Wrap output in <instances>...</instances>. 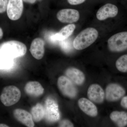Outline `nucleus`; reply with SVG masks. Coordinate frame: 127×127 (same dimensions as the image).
I'll list each match as a JSON object with an SVG mask.
<instances>
[{
	"label": "nucleus",
	"mask_w": 127,
	"mask_h": 127,
	"mask_svg": "<svg viewBox=\"0 0 127 127\" xmlns=\"http://www.w3.org/2000/svg\"><path fill=\"white\" fill-rule=\"evenodd\" d=\"M45 42L40 38H36L32 42L30 51L32 56L37 60L43 58L45 53Z\"/></svg>",
	"instance_id": "obj_12"
},
{
	"label": "nucleus",
	"mask_w": 127,
	"mask_h": 127,
	"mask_svg": "<svg viewBox=\"0 0 127 127\" xmlns=\"http://www.w3.org/2000/svg\"><path fill=\"white\" fill-rule=\"evenodd\" d=\"M108 46L112 52H120L127 49V32L114 34L108 40Z\"/></svg>",
	"instance_id": "obj_4"
},
{
	"label": "nucleus",
	"mask_w": 127,
	"mask_h": 127,
	"mask_svg": "<svg viewBox=\"0 0 127 127\" xmlns=\"http://www.w3.org/2000/svg\"><path fill=\"white\" fill-rule=\"evenodd\" d=\"M87 96L89 100L97 103H102L105 97L104 91L102 88L96 84H92L89 87Z\"/></svg>",
	"instance_id": "obj_11"
},
{
	"label": "nucleus",
	"mask_w": 127,
	"mask_h": 127,
	"mask_svg": "<svg viewBox=\"0 0 127 127\" xmlns=\"http://www.w3.org/2000/svg\"><path fill=\"white\" fill-rule=\"evenodd\" d=\"M31 113L33 120L36 122H38L44 117V107L40 103H37L32 108Z\"/></svg>",
	"instance_id": "obj_19"
},
{
	"label": "nucleus",
	"mask_w": 127,
	"mask_h": 127,
	"mask_svg": "<svg viewBox=\"0 0 127 127\" xmlns=\"http://www.w3.org/2000/svg\"><path fill=\"white\" fill-rule=\"evenodd\" d=\"M9 127L8 125L3 124H0V127Z\"/></svg>",
	"instance_id": "obj_29"
},
{
	"label": "nucleus",
	"mask_w": 127,
	"mask_h": 127,
	"mask_svg": "<svg viewBox=\"0 0 127 127\" xmlns=\"http://www.w3.org/2000/svg\"><path fill=\"white\" fill-rule=\"evenodd\" d=\"M14 65L13 59L0 53V70L10 69Z\"/></svg>",
	"instance_id": "obj_20"
},
{
	"label": "nucleus",
	"mask_w": 127,
	"mask_h": 127,
	"mask_svg": "<svg viewBox=\"0 0 127 127\" xmlns=\"http://www.w3.org/2000/svg\"><path fill=\"white\" fill-rule=\"evenodd\" d=\"M76 28V26L73 24H69L64 27L61 31L51 36V39L54 41H62L66 40L70 36Z\"/></svg>",
	"instance_id": "obj_17"
},
{
	"label": "nucleus",
	"mask_w": 127,
	"mask_h": 127,
	"mask_svg": "<svg viewBox=\"0 0 127 127\" xmlns=\"http://www.w3.org/2000/svg\"><path fill=\"white\" fill-rule=\"evenodd\" d=\"M126 92L123 87L117 83H111L106 89V98L109 102L118 101L123 97Z\"/></svg>",
	"instance_id": "obj_8"
},
{
	"label": "nucleus",
	"mask_w": 127,
	"mask_h": 127,
	"mask_svg": "<svg viewBox=\"0 0 127 127\" xmlns=\"http://www.w3.org/2000/svg\"><path fill=\"white\" fill-rule=\"evenodd\" d=\"M66 75L75 84L81 86L85 81V76L84 73L77 68L70 67L65 71Z\"/></svg>",
	"instance_id": "obj_15"
},
{
	"label": "nucleus",
	"mask_w": 127,
	"mask_h": 127,
	"mask_svg": "<svg viewBox=\"0 0 127 127\" xmlns=\"http://www.w3.org/2000/svg\"><path fill=\"white\" fill-rule=\"evenodd\" d=\"M14 116L17 120L27 127H34L32 116L27 111L22 109H16L14 111Z\"/></svg>",
	"instance_id": "obj_14"
},
{
	"label": "nucleus",
	"mask_w": 127,
	"mask_h": 127,
	"mask_svg": "<svg viewBox=\"0 0 127 127\" xmlns=\"http://www.w3.org/2000/svg\"><path fill=\"white\" fill-rule=\"evenodd\" d=\"M9 0H0V13H2L7 10Z\"/></svg>",
	"instance_id": "obj_22"
},
{
	"label": "nucleus",
	"mask_w": 127,
	"mask_h": 127,
	"mask_svg": "<svg viewBox=\"0 0 127 127\" xmlns=\"http://www.w3.org/2000/svg\"><path fill=\"white\" fill-rule=\"evenodd\" d=\"M110 118L118 127H125L127 125V112L125 111H113L110 114Z\"/></svg>",
	"instance_id": "obj_18"
},
{
	"label": "nucleus",
	"mask_w": 127,
	"mask_h": 127,
	"mask_svg": "<svg viewBox=\"0 0 127 127\" xmlns=\"http://www.w3.org/2000/svg\"><path fill=\"white\" fill-rule=\"evenodd\" d=\"M58 20L62 23H71L76 22L79 20V11L74 9H63L59 11L57 14Z\"/></svg>",
	"instance_id": "obj_9"
},
{
	"label": "nucleus",
	"mask_w": 127,
	"mask_h": 127,
	"mask_svg": "<svg viewBox=\"0 0 127 127\" xmlns=\"http://www.w3.org/2000/svg\"><path fill=\"white\" fill-rule=\"evenodd\" d=\"M23 0L26 3L30 4H33L36 2V0Z\"/></svg>",
	"instance_id": "obj_27"
},
{
	"label": "nucleus",
	"mask_w": 127,
	"mask_h": 127,
	"mask_svg": "<svg viewBox=\"0 0 127 127\" xmlns=\"http://www.w3.org/2000/svg\"><path fill=\"white\" fill-rule=\"evenodd\" d=\"M61 45L62 49L66 52H67L70 51L71 49V45L68 41L64 40L61 41Z\"/></svg>",
	"instance_id": "obj_23"
},
{
	"label": "nucleus",
	"mask_w": 127,
	"mask_h": 127,
	"mask_svg": "<svg viewBox=\"0 0 127 127\" xmlns=\"http://www.w3.org/2000/svg\"><path fill=\"white\" fill-rule=\"evenodd\" d=\"M26 93L34 97H38L43 94L44 91L40 83L36 81H31L26 84L25 88Z\"/></svg>",
	"instance_id": "obj_16"
},
{
	"label": "nucleus",
	"mask_w": 127,
	"mask_h": 127,
	"mask_svg": "<svg viewBox=\"0 0 127 127\" xmlns=\"http://www.w3.org/2000/svg\"><path fill=\"white\" fill-rule=\"evenodd\" d=\"M23 9V0H9L6 10L8 17L12 20H17L21 16Z\"/></svg>",
	"instance_id": "obj_7"
},
{
	"label": "nucleus",
	"mask_w": 127,
	"mask_h": 127,
	"mask_svg": "<svg viewBox=\"0 0 127 127\" xmlns=\"http://www.w3.org/2000/svg\"><path fill=\"white\" fill-rule=\"evenodd\" d=\"M59 127H73L74 125L70 120L64 119L61 121L59 123Z\"/></svg>",
	"instance_id": "obj_24"
},
{
	"label": "nucleus",
	"mask_w": 127,
	"mask_h": 127,
	"mask_svg": "<svg viewBox=\"0 0 127 127\" xmlns=\"http://www.w3.org/2000/svg\"><path fill=\"white\" fill-rule=\"evenodd\" d=\"M78 105L81 110L87 115L92 117L97 116V108L91 100L81 98L78 100Z\"/></svg>",
	"instance_id": "obj_13"
},
{
	"label": "nucleus",
	"mask_w": 127,
	"mask_h": 127,
	"mask_svg": "<svg viewBox=\"0 0 127 127\" xmlns=\"http://www.w3.org/2000/svg\"><path fill=\"white\" fill-rule=\"evenodd\" d=\"M98 36V32L95 28H86L81 32L74 39L73 47L77 50L86 49L94 43Z\"/></svg>",
	"instance_id": "obj_1"
},
{
	"label": "nucleus",
	"mask_w": 127,
	"mask_h": 127,
	"mask_svg": "<svg viewBox=\"0 0 127 127\" xmlns=\"http://www.w3.org/2000/svg\"><path fill=\"white\" fill-rule=\"evenodd\" d=\"M120 104L124 108L127 109V96L123 97L120 102Z\"/></svg>",
	"instance_id": "obj_26"
},
{
	"label": "nucleus",
	"mask_w": 127,
	"mask_h": 127,
	"mask_svg": "<svg viewBox=\"0 0 127 127\" xmlns=\"http://www.w3.org/2000/svg\"><path fill=\"white\" fill-rule=\"evenodd\" d=\"M44 117L48 122L54 123L57 122L60 119L58 104L55 100L48 98L46 100L44 107Z\"/></svg>",
	"instance_id": "obj_5"
},
{
	"label": "nucleus",
	"mask_w": 127,
	"mask_h": 127,
	"mask_svg": "<svg viewBox=\"0 0 127 127\" xmlns=\"http://www.w3.org/2000/svg\"><path fill=\"white\" fill-rule=\"evenodd\" d=\"M116 68L121 72H127V55H123L116 61Z\"/></svg>",
	"instance_id": "obj_21"
},
{
	"label": "nucleus",
	"mask_w": 127,
	"mask_h": 127,
	"mask_svg": "<svg viewBox=\"0 0 127 127\" xmlns=\"http://www.w3.org/2000/svg\"><path fill=\"white\" fill-rule=\"evenodd\" d=\"M21 94L20 89L15 86H10L3 89L0 96L1 102L6 106H10L18 102Z\"/></svg>",
	"instance_id": "obj_3"
},
{
	"label": "nucleus",
	"mask_w": 127,
	"mask_h": 127,
	"mask_svg": "<svg viewBox=\"0 0 127 127\" xmlns=\"http://www.w3.org/2000/svg\"><path fill=\"white\" fill-rule=\"evenodd\" d=\"M118 8L116 5L107 3L98 9L96 16L99 21H103L109 18L115 17L118 13Z\"/></svg>",
	"instance_id": "obj_10"
},
{
	"label": "nucleus",
	"mask_w": 127,
	"mask_h": 127,
	"mask_svg": "<svg viewBox=\"0 0 127 127\" xmlns=\"http://www.w3.org/2000/svg\"><path fill=\"white\" fill-rule=\"evenodd\" d=\"M27 51L26 45L18 41H8L0 45V53L13 59L23 56Z\"/></svg>",
	"instance_id": "obj_2"
},
{
	"label": "nucleus",
	"mask_w": 127,
	"mask_h": 127,
	"mask_svg": "<svg viewBox=\"0 0 127 127\" xmlns=\"http://www.w3.org/2000/svg\"><path fill=\"white\" fill-rule=\"evenodd\" d=\"M86 0H67L68 3L73 5L81 4L85 2Z\"/></svg>",
	"instance_id": "obj_25"
},
{
	"label": "nucleus",
	"mask_w": 127,
	"mask_h": 127,
	"mask_svg": "<svg viewBox=\"0 0 127 127\" xmlns=\"http://www.w3.org/2000/svg\"><path fill=\"white\" fill-rule=\"evenodd\" d=\"M3 35V31H2V29L0 27V40L2 38Z\"/></svg>",
	"instance_id": "obj_28"
},
{
	"label": "nucleus",
	"mask_w": 127,
	"mask_h": 127,
	"mask_svg": "<svg viewBox=\"0 0 127 127\" xmlns=\"http://www.w3.org/2000/svg\"><path fill=\"white\" fill-rule=\"evenodd\" d=\"M57 85L59 90L64 96L72 98L77 95V89L68 78L64 76L60 77L58 79Z\"/></svg>",
	"instance_id": "obj_6"
},
{
	"label": "nucleus",
	"mask_w": 127,
	"mask_h": 127,
	"mask_svg": "<svg viewBox=\"0 0 127 127\" xmlns=\"http://www.w3.org/2000/svg\"></svg>",
	"instance_id": "obj_30"
}]
</instances>
